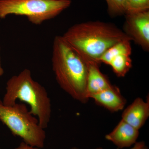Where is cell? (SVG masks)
I'll use <instances>...</instances> for the list:
<instances>
[{"mask_svg":"<svg viewBox=\"0 0 149 149\" xmlns=\"http://www.w3.org/2000/svg\"><path fill=\"white\" fill-rule=\"evenodd\" d=\"M71 0H0V18L10 15L24 16L40 25L58 16L71 5Z\"/></svg>","mask_w":149,"mask_h":149,"instance_id":"5","label":"cell"},{"mask_svg":"<svg viewBox=\"0 0 149 149\" xmlns=\"http://www.w3.org/2000/svg\"><path fill=\"white\" fill-rule=\"evenodd\" d=\"M131 54L121 53L114 56L110 62L113 70L118 77H123L126 75L132 66Z\"/></svg>","mask_w":149,"mask_h":149,"instance_id":"11","label":"cell"},{"mask_svg":"<svg viewBox=\"0 0 149 149\" xmlns=\"http://www.w3.org/2000/svg\"><path fill=\"white\" fill-rule=\"evenodd\" d=\"M90 98L93 99L98 105L112 112L121 110L126 104V100L121 95L119 89L113 85L102 92L92 95Z\"/></svg>","mask_w":149,"mask_h":149,"instance_id":"9","label":"cell"},{"mask_svg":"<svg viewBox=\"0 0 149 149\" xmlns=\"http://www.w3.org/2000/svg\"><path fill=\"white\" fill-rule=\"evenodd\" d=\"M108 11L111 16L125 15V0H105Z\"/></svg>","mask_w":149,"mask_h":149,"instance_id":"14","label":"cell"},{"mask_svg":"<svg viewBox=\"0 0 149 149\" xmlns=\"http://www.w3.org/2000/svg\"><path fill=\"white\" fill-rule=\"evenodd\" d=\"M99 65L95 62L88 63L86 91L88 99L92 95L102 92L112 85L107 77L101 72Z\"/></svg>","mask_w":149,"mask_h":149,"instance_id":"10","label":"cell"},{"mask_svg":"<svg viewBox=\"0 0 149 149\" xmlns=\"http://www.w3.org/2000/svg\"><path fill=\"white\" fill-rule=\"evenodd\" d=\"M139 130L121 119L114 129L105 136L120 148L131 146L136 143L139 137Z\"/></svg>","mask_w":149,"mask_h":149,"instance_id":"8","label":"cell"},{"mask_svg":"<svg viewBox=\"0 0 149 149\" xmlns=\"http://www.w3.org/2000/svg\"><path fill=\"white\" fill-rule=\"evenodd\" d=\"M149 116V100L145 102L138 97L123 112L122 120L139 130L144 125Z\"/></svg>","mask_w":149,"mask_h":149,"instance_id":"7","label":"cell"},{"mask_svg":"<svg viewBox=\"0 0 149 149\" xmlns=\"http://www.w3.org/2000/svg\"><path fill=\"white\" fill-rule=\"evenodd\" d=\"M62 37L86 62L99 64L100 59L110 48L122 40H130L114 24L98 21L74 24Z\"/></svg>","mask_w":149,"mask_h":149,"instance_id":"1","label":"cell"},{"mask_svg":"<svg viewBox=\"0 0 149 149\" xmlns=\"http://www.w3.org/2000/svg\"><path fill=\"white\" fill-rule=\"evenodd\" d=\"M17 100L29 105V111L37 117L42 128L48 127L52 115L51 100L45 87L33 80L29 69L23 70L7 82L6 93L2 100L3 104L13 105Z\"/></svg>","mask_w":149,"mask_h":149,"instance_id":"3","label":"cell"},{"mask_svg":"<svg viewBox=\"0 0 149 149\" xmlns=\"http://www.w3.org/2000/svg\"><path fill=\"white\" fill-rule=\"evenodd\" d=\"M124 32L145 51L149 49V10L125 15Z\"/></svg>","mask_w":149,"mask_h":149,"instance_id":"6","label":"cell"},{"mask_svg":"<svg viewBox=\"0 0 149 149\" xmlns=\"http://www.w3.org/2000/svg\"><path fill=\"white\" fill-rule=\"evenodd\" d=\"M52 69L61 88L74 100L85 103L88 63L67 43L62 36H56L53 43Z\"/></svg>","mask_w":149,"mask_h":149,"instance_id":"2","label":"cell"},{"mask_svg":"<svg viewBox=\"0 0 149 149\" xmlns=\"http://www.w3.org/2000/svg\"><path fill=\"white\" fill-rule=\"evenodd\" d=\"M0 121L13 135L21 138L26 144L41 148L44 147L45 129L25 104L16 102L13 105L6 106L0 99Z\"/></svg>","mask_w":149,"mask_h":149,"instance_id":"4","label":"cell"},{"mask_svg":"<svg viewBox=\"0 0 149 149\" xmlns=\"http://www.w3.org/2000/svg\"><path fill=\"white\" fill-rule=\"evenodd\" d=\"M4 73V71L2 66L1 62V48H0V77L2 76Z\"/></svg>","mask_w":149,"mask_h":149,"instance_id":"17","label":"cell"},{"mask_svg":"<svg viewBox=\"0 0 149 149\" xmlns=\"http://www.w3.org/2000/svg\"><path fill=\"white\" fill-rule=\"evenodd\" d=\"M72 149H78L76 148H72Z\"/></svg>","mask_w":149,"mask_h":149,"instance_id":"18","label":"cell"},{"mask_svg":"<svg viewBox=\"0 0 149 149\" xmlns=\"http://www.w3.org/2000/svg\"><path fill=\"white\" fill-rule=\"evenodd\" d=\"M15 149H42L41 148L33 147L26 144L24 142H22L17 148Z\"/></svg>","mask_w":149,"mask_h":149,"instance_id":"16","label":"cell"},{"mask_svg":"<svg viewBox=\"0 0 149 149\" xmlns=\"http://www.w3.org/2000/svg\"><path fill=\"white\" fill-rule=\"evenodd\" d=\"M97 149H102L101 148H99ZM130 149H148L145 143L143 141L136 142L135 144L134 147Z\"/></svg>","mask_w":149,"mask_h":149,"instance_id":"15","label":"cell"},{"mask_svg":"<svg viewBox=\"0 0 149 149\" xmlns=\"http://www.w3.org/2000/svg\"><path fill=\"white\" fill-rule=\"evenodd\" d=\"M149 10V0H125V15Z\"/></svg>","mask_w":149,"mask_h":149,"instance_id":"13","label":"cell"},{"mask_svg":"<svg viewBox=\"0 0 149 149\" xmlns=\"http://www.w3.org/2000/svg\"><path fill=\"white\" fill-rule=\"evenodd\" d=\"M130 41L131 40L130 39L122 40L110 48L100 59V63H104L109 65L111 59L114 56L123 53L131 54L132 47Z\"/></svg>","mask_w":149,"mask_h":149,"instance_id":"12","label":"cell"}]
</instances>
